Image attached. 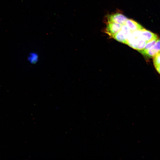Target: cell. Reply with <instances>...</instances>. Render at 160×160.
Masks as SVG:
<instances>
[{"label": "cell", "instance_id": "obj_4", "mask_svg": "<svg viewBox=\"0 0 160 160\" xmlns=\"http://www.w3.org/2000/svg\"><path fill=\"white\" fill-rule=\"evenodd\" d=\"M139 33L140 36L148 42V43L155 39L158 38L156 34L145 28L139 31Z\"/></svg>", "mask_w": 160, "mask_h": 160}, {"label": "cell", "instance_id": "obj_3", "mask_svg": "<svg viewBox=\"0 0 160 160\" xmlns=\"http://www.w3.org/2000/svg\"><path fill=\"white\" fill-rule=\"evenodd\" d=\"M122 25L115 23H108L105 31L112 38L121 30Z\"/></svg>", "mask_w": 160, "mask_h": 160}, {"label": "cell", "instance_id": "obj_5", "mask_svg": "<svg viewBox=\"0 0 160 160\" xmlns=\"http://www.w3.org/2000/svg\"><path fill=\"white\" fill-rule=\"evenodd\" d=\"M125 25L132 31H140L144 29L140 25L131 19L128 18Z\"/></svg>", "mask_w": 160, "mask_h": 160}, {"label": "cell", "instance_id": "obj_1", "mask_svg": "<svg viewBox=\"0 0 160 160\" xmlns=\"http://www.w3.org/2000/svg\"><path fill=\"white\" fill-rule=\"evenodd\" d=\"M139 52L147 59L153 57L160 52V38H158L154 44L149 49Z\"/></svg>", "mask_w": 160, "mask_h": 160}, {"label": "cell", "instance_id": "obj_7", "mask_svg": "<svg viewBox=\"0 0 160 160\" xmlns=\"http://www.w3.org/2000/svg\"><path fill=\"white\" fill-rule=\"evenodd\" d=\"M39 57L37 53L33 52L29 54L28 57V60L31 64H34L37 63Z\"/></svg>", "mask_w": 160, "mask_h": 160}, {"label": "cell", "instance_id": "obj_6", "mask_svg": "<svg viewBox=\"0 0 160 160\" xmlns=\"http://www.w3.org/2000/svg\"><path fill=\"white\" fill-rule=\"evenodd\" d=\"M153 62L156 70L160 74V52L153 57Z\"/></svg>", "mask_w": 160, "mask_h": 160}, {"label": "cell", "instance_id": "obj_2", "mask_svg": "<svg viewBox=\"0 0 160 160\" xmlns=\"http://www.w3.org/2000/svg\"><path fill=\"white\" fill-rule=\"evenodd\" d=\"M127 19L126 16L120 13L110 15L107 17L108 23H115L121 25L125 24Z\"/></svg>", "mask_w": 160, "mask_h": 160}]
</instances>
